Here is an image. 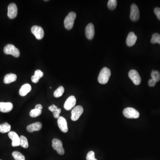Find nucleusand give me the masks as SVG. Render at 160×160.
Here are the masks:
<instances>
[{"instance_id":"1","label":"nucleus","mask_w":160,"mask_h":160,"mask_svg":"<svg viewBox=\"0 0 160 160\" xmlns=\"http://www.w3.org/2000/svg\"><path fill=\"white\" fill-rule=\"evenodd\" d=\"M111 76V71L110 69L105 67L101 70L98 77V81L101 84H106L109 82Z\"/></svg>"},{"instance_id":"2","label":"nucleus","mask_w":160,"mask_h":160,"mask_svg":"<svg viewBox=\"0 0 160 160\" xmlns=\"http://www.w3.org/2000/svg\"><path fill=\"white\" fill-rule=\"evenodd\" d=\"M76 18V13L74 12L69 13L64 20V25L66 29L70 30L73 28Z\"/></svg>"},{"instance_id":"3","label":"nucleus","mask_w":160,"mask_h":160,"mask_svg":"<svg viewBox=\"0 0 160 160\" xmlns=\"http://www.w3.org/2000/svg\"><path fill=\"white\" fill-rule=\"evenodd\" d=\"M4 52L6 54L12 55L15 57H18L20 52L18 49L12 44H8L4 47Z\"/></svg>"},{"instance_id":"4","label":"nucleus","mask_w":160,"mask_h":160,"mask_svg":"<svg viewBox=\"0 0 160 160\" xmlns=\"http://www.w3.org/2000/svg\"><path fill=\"white\" fill-rule=\"evenodd\" d=\"M123 115L127 118L137 119L139 117L140 114L137 110L134 108L128 107L123 110Z\"/></svg>"},{"instance_id":"5","label":"nucleus","mask_w":160,"mask_h":160,"mask_svg":"<svg viewBox=\"0 0 160 160\" xmlns=\"http://www.w3.org/2000/svg\"><path fill=\"white\" fill-rule=\"evenodd\" d=\"M52 147L53 149L57 151V153L61 155H64L65 150L63 147L62 142L58 139H53L52 141Z\"/></svg>"},{"instance_id":"6","label":"nucleus","mask_w":160,"mask_h":160,"mask_svg":"<svg viewBox=\"0 0 160 160\" xmlns=\"http://www.w3.org/2000/svg\"><path fill=\"white\" fill-rule=\"evenodd\" d=\"M83 108L81 106L75 107L71 112V119L73 121H77L83 113Z\"/></svg>"},{"instance_id":"7","label":"nucleus","mask_w":160,"mask_h":160,"mask_svg":"<svg viewBox=\"0 0 160 160\" xmlns=\"http://www.w3.org/2000/svg\"><path fill=\"white\" fill-rule=\"evenodd\" d=\"M31 32L38 40H41L44 36V31L41 26L34 25L31 28Z\"/></svg>"},{"instance_id":"8","label":"nucleus","mask_w":160,"mask_h":160,"mask_svg":"<svg viewBox=\"0 0 160 160\" xmlns=\"http://www.w3.org/2000/svg\"><path fill=\"white\" fill-rule=\"evenodd\" d=\"M130 18L133 21H137L140 18V12L137 5L133 4L131 6Z\"/></svg>"},{"instance_id":"9","label":"nucleus","mask_w":160,"mask_h":160,"mask_svg":"<svg viewBox=\"0 0 160 160\" xmlns=\"http://www.w3.org/2000/svg\"><path fill=\"white\" fill-rule=\"evenodd\" d=\"M129 76L135 85H139L141 82V78L138 71L132 69L129 73Z\"/></svg>"},{"instance_id":"10","label":"nucleus","mask_w":160,"mask_h":160,"mask_svg":"<svg viewBox=\"0 0 160 160\" xmlns=\"http://www.w3.org/2000/svg\"><path fill=\"white\" fill-rule=\"evenodd\" d=\"M18 7L14 3H11L8 7V16L11 19L15 18L18 15Z\"/></svg>"},{"instance_id":"11","label":"nucleus","mask_w":160,"mask_h":160,"mask_svg":"<svg viewBox=\"0 0 160 160\" xmlns=\"http://www.w3.org/2000/svg\"><path fill=\"white\" fill-rule=\"evenodd\" d=\"M8 136L12 141V145L13 147H17L20 146V137L16 132L10 131L8 133Z\"/></svg>"},{"instance_id":"12","label":"nucleus","mask_w":160,"mask_h":160,"mask_svg":"<svg viewBox=\"0 0 160 160\" xmlns=\"http://www.w3.org/2000/svg\"><path fill=\"white\" fill-rule=\"evenodd\" d=\"M76 103V99L74 96H71L65 101L64 107L67 110H70L74 108Z\"/></svg>"},{"instance_id":"13","label":"nucleus","mask_w":160,"mask_h":160,"mask_svg":"<svg viewBox=\"0 0 160 160\" xmlns=\"http://www.w3.org/2000/svg\"><path fill=\"white\" fill-rule=\"evenodd\" d=\"M57 124L58 127L60 130L63 133H66L68 131L67 122L65 118L63 116H60L57 120Z\"/></svg>"},{"instance_id":"14","label":"nucleus","mask_w":160,"mask_h":160,"mask_svg":"<svg viewBox=\"0 0 160 160\" xmlns=\"http://www.w3.org/2000/svg\"><path fill=\"white\" fill-rule=\"evenodd\" d=\"M85 35L89 40L93 39L95 35V29L93 24L89 23L85 28Z\"/></svg>"},{"instance_id":"15","label":"nucleus","mask_w":160,"mask_h":160,"mask_svg":"<svg viewBox=\"0 0 160 160\" xmlns=\"http://www.w3.org/2000/svg\"><path fill=\"white\" fill-rule=\"evenodd\" d=\"M13 109V105L11 102H0V112L8 113Z\"/></svg>"},{"instance_id":"16","label":"nucleus","mask_w":160,"mask_h":160,"mask_svg":"<svg viewBox=\"0 0 160 160\" xmlns=\"http://www.w3.org/2000/svg\"><path fill=\"white\" fill-rule=\"evenodd\" d=\"M137 40V37L133 32H130L126 39V44L129 46H134Z\"/></svg>"},{"instance_id":"17","label":"nucleus","mask_w":160,"mask_h":160,"mask_svg":"<svg viewBox=\"0 0 160 160\" xmlns=\"http://www.w3.org/2000/svg\"><path fill=\"white\" fill-rule=\"evenodd\" d=\"M42 125L41 122H37L29 125L27 127V130L30 133L34 132V131H38L42 129Z\"/></svg>"},{"instance_id":"18","label":"nucleus","mask_w":160,"mask_h":160,"mask_svg":"<svg viewBox=\"0 0 160 160\" xmlns=\"http://www.w3.org/2000/svg\"><path fill=\"white\" fill-rule=\"evenodd\" d=\"M32 87L30 84H25L22 86L19 90V94L21 96H26L31 91Z\"/></svg>"},{"instance_id":"19","label":"nucleus","mask_w":160,"mask_h":160,"mask_svg":"<svg viewBox=\"0 0 160 160\" xmlns=\"http://www.w3.org/2000/svg\"><path fill=\"white\" fill-rule=\"evenodd\" d=\"M17 79L16 75L14 74H9L5 76L4 79V82L6 84L11 83L15 82Z\"/></svg>"},{"instance_id":"20","label":"nucleus","mask_w":160,"mask_h":160,"mask_svg":"<svg viewBox=\"0 0 160 160\" xmlns=\"http://www.w3.org/2000/svg\"><path fill=\"white\" fill-rule=\"evenodd\" d=\"M10 130L11 125L7 122L2 124L0 126V132L2 133L10 132Z\"/></svg>"},{"instance_id":"21","label":"nucleus","mask_w":160,"mask_h":160,"mask_svg":"<svg viewBox=\"0 0 160 160\" xmlns=\"http://www.w3.org/2000/svg\"><path fill=\"white\" fill-rule=\"evenodd\" d=\"M20 146L24 148H28L29 147L28 142L27 139L26 137L24 136H21L20 137Z\"/></svg>"},{"instance_id":"22","label":"nucleus","mask_w":160,"mask_h":160,"mask_svg":"<svg viewBox=\"0 0 160 160\" xmlns=\"http://www.w3.org/2000/svg\"><path fill=\"white\" fill-rule=\"evenodd\" d=\"M64 91H65L64 88L62 86H61L55 91L54 93H53V95H54L55 97H57V98L60 97L63 95Z\"/></svg>"},{"instance_id":"23","label":"nucleus","mask_w":160,"mask_h":160,"mask_svg":"<svg viewBox=\"0 0 160 160\" xmlns=\"http://www.w3.org/2000/svg\"><path fill=\"white\" fill-rule=\"evenodd\" d=\"M12 155L15 160H25L24 156L19 152H13Z\"/></svg>"},{"instance_id":"24","label":"nucleus","mask_w":160,"mask_h":160,"mask_svg":"<svg viewBox=\"0 0 160 160\" xmlns=\"http://www.w3.org/2000/svg\"><path fill=\"white\" fill-rule=\"evenodd\" d=\"M152 79L155 81L156 82L160 80V73L159 71L156 70H153L151 74Z\"/></svg>"},{"instance_id":"25","label":"nucleus","mask_w":160,"mask_h":160,"mask_svg":"<svg viewBox=\"0 0 160 160\" xmlns=\"http://www.w3.org/2000/svg\"><path fill=\"white\" fill-rule=\"evenodd\" d=\"M151 42L152 44L158 43L160 45V34L158 33H155L153 34L151 39Z\"/></svg>"},{"instance_id":"26","label":"nucleus","mask_w":160,"mask_h":160,"mask_svg":"<svg viewBox=\"0 0 160 160\" xmlns=\"http://www.w3.org/2000/svg\"><path fill=\"white\" fill-rule=\"evenodd\" d=\"M42 111L41 110L34 109L30 111L29 115L32 117H36L39 116L42 114Z\"/></svg>"},{"instance_id":"27","label":"nucleus","mask_w":160,"mask_h":160,"mask_svg":"<svg viewBox=\"0 0 160 160\" xmlns=\"http://www.w3.org/2000/svg\"><path fill=\"white\" fill-rule=\"evenodd\" d=\"M117 5V1L116 0H110L108 1V7L111 10H114L116 8Z\"/></svg>"},{"instance_id":"28","label":"nucleus","mask_w":160,"mask_h":160,"mask_svg":"<svg viewBox=\"0 0 160 160\" xmlns=\"http://www.w3.org/2000/svg\"><path fill=\"white\" fill-rule=\"evenodd\" d=\"M95 158V153L94 152L91 151L88 153L86 156L87 160H93Z\"/></svg>"},{"instance_id":"29","label":"nucleus","mask_w":160,"mask_h":160,"mask_svg":"<svg viewBox=\"0 0 160 160\" xmlns=\"http://www.w3.org/2000/svg\"><path fill=\"white\" fill-rule=\"evenodd\" d=\"M61 109L58 108V109L53 112V116L55 118H58L60 117V114L61 113Z\"/></svg>"},{"instance_id":"30","label":"nucleus","mask_w":160,"mask_h":160,"mask_svg":"<svg viewBox=\"0 0 160 160\" xmlns=\"http://www.w3.org/2000/svg\"><path fill=\"white\" fill-rule=\"evenodd\" d=\"M34 75L40 79L43 76V73L41 70L38 69V70H37L35 71V73H34Z\"/></svg>"},{"instance_id":"31","label":"nucleus","mask_w":160,"mask_h":160,"mask_svg":"<svg viewBox=\"0 0 160 160\" xmlns=\"http://www.w3.org/2000/svg\"><path fill=\"white\" fill-rule=\"evenodd\" d=\"M154 12L156 15L157 16V18L160 20V8L158 7L155 8L154 10Z\"/></svg>"},{"instance_id":"32","label":"nucleus","mask_w":160,"mask_h":160,"mask_svg":"<svg viewBox=\"0 0 160 160\" xmlns=\"http://www.w3.org/2000/svg\"><path fill=\"white\" fill-rule=\"evenodd\" d=\"M39 79H40V78H39L35 76L34 75L31 77V80H32V82L34 83H37L38 82H39Z\"/></svg>"},{"instance_id":"33","label":"nucleus","mask_w":160,"mask_h":160,"mask_svg":"<svg viewBox=\"0 0 160 160\" xmlns=\"http://www.w3.org/2000/svg\"><path fill=\"white\" fill-rule=\"evenodd\" d=\"M156 83L155 81H154L152 79H151L149 80V81H148V85H149V86L153 87L156 85Z\"/></svg>"},{"instance_id":"34","label":"nucleus","mask_w":160,"mask_h":160,"mask_svg":"<svg viewBox=\"0 0 160 160\" xmlns=\"http://www.w3.org/2000/svg\"><path fill=\"white\" fill-rule=\"evenodd\" d=\"M57 109H58V107L55 105H52V106H50L49 107V110L50 111L52 112V113H53V112L56 110Z\"/></svg>"},{"instance_id":"35","label":"nucleus","mask_w":160,"mask_h":160,"mask_svg":"<svg viewBox=\"0 0 160 160\" xmlns=\"http://www.w3.org/2000/svg\"><path fill=\"white\" fill-rule=\"evenodd\" d=\"M42 105H40V104H37V105H36L35 107V109H37V110H42Z\"/></svg>"},{"instance_id":"36","label":"nucleus","mask_w":160,"mask_h":160,"mask_svg":"<svg viewBox=\"0 0 160 160\" xmlns=\"http://www.w3.org/2000/svg\"><path fill=\"white\" fill-rule=\"evenodd\" d=\"M93 160H97V159H96V158H95V159H93Z\"/></svg>"},{"instance_id":"37","label":"nucleus","mask_w":160,"mask_h":160,"mask_svg":"<svg viewBox=\"0 0 160 160\" xmlns=\"http://www.w3.org/2000/svg\"><path fill=\"white\" fill-rule=\"evenodd\" d=\"M1 125L0 124V126H1Z\"/></svg>"},{"instance_id":"38","label":"nucleus","mask_w":160,"mask_h":160,"mask_svg":"<svg viewBox=\"0 0 160 160\" xmlns=\"http://www.w3.org/2000/svg\"></svg>"}]
</instances>
